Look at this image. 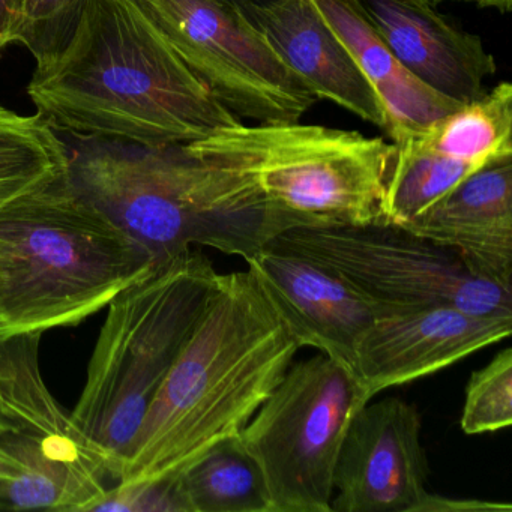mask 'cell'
<instances>
[{
    "mask_svg": "<svg viewBox=\"0 0 512 512\" xmlns=\"http://www.w3.org/2000/svg\"><path fill=\"white\" fill-rule=\"evenodd\" d=\"M415 136L428 148L476 167L512 157L511 83H499Z\"/></svg>",
    "mask_w": 512,
    "mask_h": 512,
    "instance_id": "cell-19",
    "label": "cell"
},
{
    "mask_svg": "<svg viewBox=\"0 0 512 512\" xmlns=\"http://www.w3.org/2000/svg\"><path fill=\"white\" fill-rule=\"evenodd\" d=\"M274 247L322 266L382 311L451 305L512 317V289L475 274L451 248L389 224L295 229Z\"/></svg>",
    "mask_w": 512,
    "mask_h": 512,
    "instance_id": "cell-8",
    "label": "cell"
},
{
    "mask_svg": "<svg viewBox=\"0 0 512 512\" xmlns=\"http://www.w3.org/2000/svg\"><path fill=\"white\" fill-rule=\"evenodd\" d=\"M398 61L416 79L460 104L485 94L496 61L476 35L457 28L425 0H359Z\"/></svg>",
    "mask_w": 512,
    "mask_h": 512,
    "instance_id": "cell-14",
    "label": "cell"
},
{
    "mask_svg": "<svg viewBox=\"0 0 512 512\" xmlns=\"http://www.w3.org/2000/svg\"><path fill=\"white\" fill-rule=\"evenodd\" d=\"M67 175L80 196L148 248L155 262L191 245L247 262L281 235L242 179L193 157L184 145L77 139L68 148Z\"/></svg>",
    "mask_w": 512,
    "mask_h": 512,
    "instance_id": "cell-3",
    "label": "cell"
},
{
    "mask_svg": "<svg viewBox=\"0 0 512 512\" xmlns=\"http://www.w3.org/2000/svg\"><path fill=\"white\" fill-rule=\"evenodd\" d=\"M23 467L19 461L0 443V482L11 481L22 475Z\"/></svg>",
    "mask_w": 512,
    "mask_h": 512,
    "instance_id": "cell-27",
    "label": "cell"
},
{
    "mask_svg": "<svg viewBox=\"0 0 512 512\" xmlns=\"http://www.w3.org/2000/svg\"><path fill=\"white\" fill-rule=\"evenodd\" d=\"M23 0H0V43H16Z\"/></svg>",
    "mask_w": 512,
    "mask_h": 512,
    "instance_id": "cell-26",
    "label": "cell"
},
{
    "mask_svg": "<svg viewBox=\"0 0 512 512\" xmlns=\"http://www.w3.org/2000/svg\"><path fill=\"white\" fill-rule=\"evenodd\" d=\"M4 49H5L4 44L0 43V53H2V50H4Z\"/></svg>",
    "mask_w": 512,
    "mask_h": 512,
    "instance_id": "cell-32",
    "label": "cell"
},
{
    "mask_svg": "<svg viewBox=\"0 0 512 512\" xmlns=\"http://www.w3.org/2000/svg\"><path fill=\"white\" fill-rule=\"evenodd\" d=\"M301 349L253 269L220 274L143 419L118 484L178 475L212 446L239 436Z\"/></svg>",
    "mask_w": 512,
    "mask_h": 512,
    "instance_id": "cell-2",
    "label": "cell"
},
{
    "mask_svg": "<svg viewBox=\"0 0 512 512\" xmlns=\"http://www.w3.org/2000/svg\"><path fill=\"white\" fill-rule=\"evenodd\" d=\"M179 475L191 512H272L262 469L238 436L212 446Z\"/></svg>",
    "mask_w": 512,
    "mask_h": 512,
    "instance_id": "cell-18",
    "label": "cell"
},
{
    "mask_svg": "<svg viewBox=\"0 0 512 512\" xmlns=\"http://www.w3.org/2000/svg\"><path fill=\"white\" fill-rule=\"evenodd\" d=\"M2 338H5L4 323H2V320H0V340H2Z\"/></svg>",
    "mask_w": 512,
    "mask_h": 512,
    "instance_id": "cell-31",
    "label": "cell"
},
{
    "mask_svg": "<svg viewBox=\"0 0 512 512\" xmlns=\"http://www.w3.org/2000/svg\"><path fill=\"white\" fill-rule=\"evenodd\" d=\"M401 229L451 248L475 274L511 287L512 157L470 173Z\"/></svg>",
    "mask_w": 512,
    "mask_h": 512,
    "instance_id": "cell-15",
    "label": "cell"
},
{
    "mask_svg": "<svg viewBox=\"0 0 512 512\" xmlns=\"http://www.w3.org/2000/svg\"><path fill=\"white\" fill-rule=\"evenodd\" d=\"M368 401L341 362L322 353L292 362L238 436L262 469L272 512H331L338 452Z\"/></svg>",
    "mask_w": 512,
    "mask_h": 512,
    "instance_id": "cell-7",
    "label": "cell"
},
{
    "mask_svg": "<svg viewBox=\"0 0 512 512\" xmlns=\"http://www.w3.org/2000/svg\"><path fill=\"white\" fill-rule=\"evenodd\" d=\"M41 332L0 340V397L23 442L56 463L86 475L109 476L100 455L53 397L41 371Z\"/></svg>",
    "mask_w": 512,
    "mask_h": 512,
    "instance_id": "cell-16",
    "label": "cell"
},
{
    "mask_svg": "<svg viewBox=\"0 0 512 512\" xmlns=\"http://www.w3.org/2000/svg\"><path fill=\"white\" fill-rule=\"evenodd\" d=\"M91 511L191 512V506L178 473L154 481L130 482L107 488L106 494L92 506Z\"/></svg>",
    "mask_w": 512,
    "mask_h": 512,
    "instance_id": "cell-24",
    "label": "cell"
},
{
    "mask_svg": "<svg viewBox=\"0 0 512 512\" xmlns=\"http://www.w3.org/2000/svg\"><path fill=\"white\" fill-rule=\"evenodd\" d=\"M242 11L317 100L331 101L362 121L385 128V113L373 86L313 0H274Z\"/></svg>",
    "mask_w": 512,
    "mask_h": 512,
    "instance_id": "cell-13",
    "label": "cell"
},
{
    "mask_svg": "<svg viewBox=\"0 0 512 512\" xmlns=\"http://www.w3.org/2000/svg\"><path fill=\"white\" fill-rule=\"evenodd\" d=\"M247 265L302 347L353 371L356 347L382 310L337 275L274 245L257 251Z\"/></svg>",
    "mask_w": 512,
    "mask_h": 512,
    "instance_id": "cell-12",
    "label": "cell"
},
{
    "mask_svg": "<svg viewBox=\"0 0 512 512\" xmlns=\"http://www.w3.org/2000/svg\"><path fill=\"white\" fill-rule=\"evenodd\" d=\"M184 148L242 179L281 233L383 224L395 146L382 137L301 121L241 122Z\"/></svg>",
    "mask_w": 512,
    "mask_h": 512,
    "instance_id": "cell-6",
    "label": "cell"
},
{
    "mask_svg": "<svg viewBox=\"0 0 512 512\" xmlns=\"http://www.w3.org/2000/svg\"><path fill=\"white\" fill-rule=\"evenodd\" d=\"M184 64L238 119L298 122L316 104L241 7L224 0H133Z\"/></svg>",
    "mask_w": 512,
    "mask_h": 512,
    "instance_id": "cell-9",
    "label": "cell"
},
{
    "mask_svg": "<svg viewBox=\"0 0 512 512\" xmlns=\"http://www.w3.org/2000/svg\"><path fill=\"white\" fill-rule=\"evenodd\" d=\"M422 419L413 404L385 398L361 407L334 470V512H413L427 494Z\"/></svg>",
    "mask_w": 512,
    "mask_h": 512,
    "instance_id": "cell-10",
    "label": "cell"
},
{
    "mask_svg": "<svg viewBox=\"0 0 512 512\" xmlns=\"http://www.w3.org/2000/svg\"><path fill=\"white\" fill-rule=\"evenodd\" d=\"M218 280L211 260L190 248L155 262L107 305L85 388L71 416L115 481Z\"/></svg>",
    "mask_w": 512,
    "mask_h": 512,
    "instance_id": "cell-5",
    "label": "cell"
},
{
    "mask_svg": "<svg viewBox=\"0 0 512 512\" xmlns=\"http://www.w3.org/2000/svg\"><path fill=\"white\" fill-rule=\"evenodd\" d=\"M28 95L56 131L151 148L241 124L133 0H89L73 40Z\"/></svg>",
    "mask_w": 512,
    "mask_h": 512,
    "instance_id": "cell-1",
    "label": "cell"
},
{
    "mask_svg": "<svg viewBox=\"0 0 512 512\" xmlns=\"http://www.w3.org/2000/svg\"><path fill=\"white\" fill-rule=\"evenodd\" d=\"M512 317L451 305L382 311L356 347V377L368 400L443 370L511 335Z\"/></svg>",
    "mask_w": 512,
    "mask_h": 512,
    "instance_id": "cell-11",
    "label": "cell"
},
{
    "mask_svg": "<svg viewBox=\"0 0 512 512\" xmlns=\"http://www.w3.org/2000/svg\"><path fill=\"white\" fill-rule=\"evenodd\" d=\"M154 265L151 251L80 196L65 172L0 209L5 338L80 325Z\"/></svg>",
    "mask_w": 512,
    "mask_h": 512,
    "instance_id": "cell-4",
    "label": "cell"
},
{
    "mask_svg": "<svg viewBox=\"0 0 512 512\" xmlns=\"http://www.w3.org/2000/svg\"><path fill=\"white\" fill-rule=\"evenodd\" d=\"M14 428H16V424H14L13 418H11L10 413H8L4 400L0 397V433L14 430Z\"/></svg>",
    "mask_w": 512,
    "mask_h": 512,
    "instance_id": "cell-29",
    "label": "cell"
},
{
    "mask_svg": "<svg viewBox=\"0 0 512 512\" xmlns=\"http://www.w3.org/2000/svg\"><path fill=\"white\" fill-rule=\"evenodd\" d=\"M89 0H23L16 43L34 56L37 70L50 67L73 40Z\"/></svg>",
    "mask_w": 512,
    "mask_h": 512,
    "instance_id": "cell-22",
    "label": "cell"
},
{
    "mask_svg": "<svg viewBox=\"0 0 512 512\" xmlns=\"http://www.w3.org/2000/svg\"><path fill=\"white\" fill-rule=\"evenodd\" d=\"M512 424V349L497 353L484 368L473 371L466 388L461 430L494 433Z\"/></svg>",
    "mask_w": 512,
    "mask_h": 512,
    "instance_id": "cell-23",
    "label": "cell"
},
{
    "mask_svg": "<svg viewBox=\"0 0 512 512\" xmlns=\"http://www.w3.org/2000/svg\"><path fill=\"white\" fill-rule=\"evenodd\" d=\"M367 77L382 104L392 142L421 133L464 104L443 97L401 65L359 0H313Z\"/></svg>",
    "mask_w": 512,
    "mask_h": 512,
    "instance_id": "cell-17",
    "label": "cell"
},
{
    "mask_svg": "<svg viewBox=\"0 0 512 512\" xmlns=\"http://www.w3.org/2000/svg\"><path fill=\"white\" fill-rule=\"evenodd\" d=\"M392 143L395 154L382 203L383 224L389 226H406L481 169L428 148L415 134Z\"/></svg>",
    "mask_w": 512,
    "mask_h": 512,
    "instance_id": "cell-20",
    "label": "cell"
},
{
    "mask_svg": "<svg viewBox=\"0 0 512 512\" xmlns=\"http://www.w3.org/2000/svg\"><path fill=\"white\" fill-rule=\"evenodd\" d=\"M224 2H229V4L242 8L248 7V5H265L269 4V2H274V0H224Z\"/></svg>",
    "mask_w": 512,
    "mask_h": 512,
    "instance_id": "cell-30",
    "label": "cell"
},
{
    "mask_svg": "<svg viewBox=\"0 0 512 512\" xmlns=\"http://www.w3.org/2000/svg\"><path fill=\"white\" fill-rule=\"evenodd\" d=\"M425 2L437 7L448 0H425ZM454 2H467V4L478 5L481 8H491V10H497L503 14L509 13L512 7V0H454Z\"/></svg>",
    "mask_w": 512,
    "mask_h": 512,
    "instance_id": "cell-28",
    "label": "cell"
},
{
    "mask_svg": "<svg viewBox=\"0 0 512 512\" xmlns=\"http://www.w3.org/2000/svg\"><path fill=\"white\" fill-rule=\"evenodd\" d=\"M67 169V143L43 115L0 106V209Z\"/></svg>",
    "mask_w": 512,
    "mask_h": 512,
    "instance_id": "cell-21",
    "label": "cell"
},
{
    "mask_svg": "<svg viewBox=\"0 0 512 512\" xmlns=\"http://www.w3.org/2000/svg\"><path fill=\"white\" fill-rule=\"evenodd\" d=\"M511 511V505L473 499H449L428 493L413 512Z\"/></svg>",
    "mask_w": 512,
    "mask_h": 512,
    "instance_id": "cell-25",
    "label": "cell"
}]
</instances>
